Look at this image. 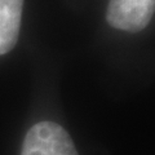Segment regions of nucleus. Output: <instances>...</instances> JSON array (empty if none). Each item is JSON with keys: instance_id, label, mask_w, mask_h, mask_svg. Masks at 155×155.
<instances>
[{"instance_id": "obj_1", "label": "nucleus", "mask_w": 155, "mask_h": 155, "mask_svg": "<svg viewBox=\"0 0 155 155\" xmlns=\"http://www.w3.org/2000/svg\"><path fill=\"white\" fill-rule=\"evenodd\" d=\"M21 155H79L64 127L54 122L32 125L23 140Z\"/></svg>"}, {"instance_id": "obj_2", "label": "nucleus", "mask_w": 155, "mask_h": 155, "mask_svg": "<svg viewBox=\"0 0 155 155\" xmlns=\"http://www.w3.org/2000/svg\"><path fill=\"white\" fill-rule=\"evenodd\" d=\"M155 0H110L106 19L114 28L140 32L153 18Z\"/></svg>"}, {"instance_id": "obj_3", "label": "nucleus", "mask_w": 155, "mask_h": 155, "mask_svg": "<svg viewBox=\"0 0 155 155\" xmlns=\"http://www.w3.org/2000/svg\"><path fill=\"white\" fill-rule=\"evenodd\" d=\"M25 0H0V56L11 52L18 40Z\"/></svg>"}]
</instances>
